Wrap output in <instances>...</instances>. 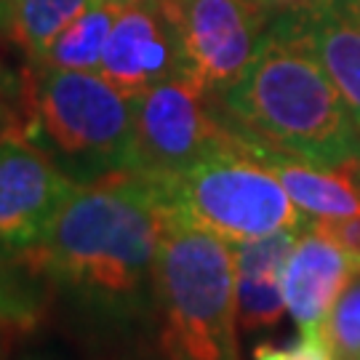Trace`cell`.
<instances>
[{
  "label": "cell",
  "mask_w": 360,
  "mask_h": 360,
  "mask_svg": "<svg viewBox=\"0 0 360 360\" xmlns=\"http://www.w3.org/2000/svg\"><path fill=\"white\" fill-rule=\"evenodd\" d=\"M299 230H281L235 243V302L245 334L275 328L285 315L283 270Z\"/></svg>",
  "instance_id": "obj_11"
},
{
  "label": "cell",
  "mask_w": 360,
  "mask_h": 360,
  "mask_svg": "<svg viewBox=\"0 0 360 360\" xmlns=\"http://www.w3.org/2000/svg\"><path fill=\"white\" fill-rule=\"evenodd\" d=\"M8 134H13L11 131V110L6 107L3 96H0V139H3V136H8Z\"/></svg>",
  "instance_id": "obj_22"
},
{
  "label": "cell",
  "mask_w": 360,
  "mask_h": 360,
  "mask_svg": "<svg viewBox=\"0 0 360 360\" xmlns=\"http://www.w3.org/2000/svg\"><path fill=\"white\" fill-rule=\"evenodd\" d=\"M211 96L187 75L160 80L134 96V174L176 176L240 139Z\"/></svg>",
  "instance_id": "obj_6"
},
{
  "label": "cell",
  "mask_w": 360,
  "mask_h": 360,
  "mask_svg": "<svg viewBox=\"0 0 360 360\" xmlns=\"http://www.w3.org/2000/svg\"><path fill=\"white\" fill-rule=\"evenodd\" d=\"M219 104L248 142L321 168L360 158L358 126L296 11L272 16L251 65Z\"/></svg>",
  "instance_id": "obj_2"
},
{
  "label": "cell",
  "mask_w": 360,
  "mask_h": 360,
  "mask_svg": "<svg viewBox=\"0 0 360 360\" xmlns=\"http://www.w3.org/2000/svg\"><path fill=\"white\" fill-rule=\"evenodd\" d=\"M96 0H8V35L22 51L38 62L62 30L70 27Z\"/></svg>",
  "instance_id": "obj_15"
},
{
  "label": "cell",
  "mask_w": 360,
  "mask_h": 360,
  "mask_svg": "<svg viewBox=\"0 0 360 360\" xmlns=\"http://www.w3.org/2000/svg\"><path fill=\"white\" fill-rule=\"evenodd\" d=\"M326 334L336 355L360 358V278H355L336 302L334 312L326 323Z\"/></svg>",
  "instance_id": "obj_16"
},
{
  "label": "cell",
  "mask_w": 360,
  "mask_h": 360,
  "mask_svg": "<svg viewBox=\"0 0 360 360\" xmlns=\"http://www.w3.org/2000/svg\"><path fill=\"white\" fill-rule=\"evenodd\" d=\"M254 360H336V352L328 342L326 328L299 331V339L291 345H259Z\"/></svg>",
  "instance_id": "obj_17"
},
{
  "label": "cell",
  "mask_w": 360,
  "mask_h": 360,
  "mask_svg": "<svg viewBox=\"0 0 360 360\" xmlns=\"http://www.w3.org/2000/svg\"><path fill=\"white\" fill-rule=\"evenodd\" d=\"M117 11L120 8L110 3H94L89 11H83L72 25L62 30V35L53 40L51 49L35 65L49 67V70H96L99 72Z\"/></svg>",
  "instance_id": "obj_14"
},
{
  "label": "cell",
  "mask_w": 360,
  "mask_h": 360,
  "mask_svg": "<svg viewBox=\"0 0 360 360\" xmlns=\"http://www.w3.org/2000/svg\"><path fill=\"white\" fill-rule=\"evenodd\" d=\"M0 321L22 323V326H35L38 323V302L27 299L25 291L0 270Z\"/></svg>",
  "instance_id": "obj_18"
},
{
  "label": "cell",
  "mask_w": 360,
  "mask_h": 360,
  "mask_svg": "<svg viewBox=\"0 0 360 360\" xmlns=\"http://www.w3.org/2000/svg\"><path fill=\"white\" fill-rule=\"evenodd\" d=\"M339 168H345L349 176L355 179V184L360 187V158H355V160H349V163H345V166H339Z\"/></svg>",
  "instance_id": "obj_23"
},
{
  "label": "cell",
  "mask_w": 360,
  "mask_h": 360,
  "mask_svg": "<svg viewBox=\"0 0 360 360\" xmlns=\"http://www.w3.org/2000/svg\"><path fill=\"white\" fill-rule=\"evenodd\" d=\"M99 72L129 96L179 75V40L163 0L123 6L117 11Z\"/></svg>",
  "instance_id": "obj_9"
},
{
  "label": "cell",
  "mask_w": 360,
  "mask_h": 360,
  "mask_svg": "<svg viewBox=\"0 0 360 360\" xmlns=\"http://www.w3.org/2000/svg\"><path fill=\"white\" fill-rule=\"evenodd\" d=\"M96 3H110V6L123 8V6H142V3H160V0H96Z\"/></svg>",
  "instance_id": "obj_24"
},
{
  "label": "cell",
  "mask_w": 360,
  "mask_h": 360,
  "mask_svg": "<svg viewBox=\"0 0 360 360\" xmlns=\"http://www.w3.org/2000/svg\"><path fill=\"white\" fill-rule=\"evenodd\" d=\"M80 181L13 131L0 139V254L22 257L46 238Z\"/></svg>",
  "instance_id": "obj_8"
},
{
  "label": "cell",
  "mask_w": 360,
  "mask_h": 360,
  "mask_svg": "<svg viewBox=\"0 0 360 360\" xmlns=\"http://www.w3.org/2000/svg\"><path fill=\"white\" fill-rule=\"evenodd\" d=\"M296 13L360 131V0H321Z\"/></svg>",
  "instance_id": "obj_12"
},
{
  "label": "cell",
  "mask_w": 360,
  "mask_h": 360,
  "mask_svg": "<svg viewBox=\"0 0 360 360\" xmlns=\"http://www.w3.org/2000/svg\"><path fill=\"white\" fill-rule=\"evenodd\" d=\"M8 30V0H0V32Z\"/></svg>",
  "instance_id": "obj_26"
},
{
  "label": "cell",
  "mask_w": 360,
  "mask_h": 360,
  "mask_svg": "<svg viewBox=\"0 0 360 360\" xmlns=\"http://www.w3.org/2000/svg\"><path fill=\"white\" fill-rule=\"evenodd\" d=\"M355 278H360L358 264L309 219L296 235L283 270L285 307L299 331L326 328L336 302Z\"/></svg>",
  "instance_id": "obj_10"
},
{
  "label": "cell",
  "mask_w": 360,
  "mask_h": 360,
  "mask_svg": "<svg viewBox=\"0 0 360 360\" xmlns=\"http://www.w3.org/2000/svg\"><path fill=\"white\" fill-rule=\"evenodd\" d=\"M315 227L328 235L339 248H345L349 259L360 267V214L345 219H312Z\"/></svg>",
  "instance_id": "obj_19"
},
{
  "label": "cell",
  "mask_w": 360,
  "mask_h": 360,
  "mask_svg": "<svg viewBox=\"0 0 360 360\" xmlns=\"http://www.w3.org/2000/svg\"><path fill=\"white\" fill-rule=\"evenodd\" d=\"M336 360H360V358H345V355H336Z\"/></svg>",
  "instance_id": "obj_27"
},
{
  "label": "cell",
  "mask_w": 360,
  "mask_h": 360,
  "mask_svg": "<svg viewBox=\"0 0 360 360\" xmlns=\"http://www.w3.org/2000/svg\"><path fill=\"white\" fill-rule=\"evenodd\" d=\"M153 326L163 360H240L235 245L171 219L155 262Z\"/></svg>",
  "instance_id": "obj_3"
},
{
  "label": "cell",
  "mask_w": 360,
  "mask_h": 360,
  "mask_svg": "<svg viewBox=\"0 0 360 360\" xmlns=\"http://www.w3.org/2000/svg\"><path fill=\"white\" fill-rule=\"evenodd\" d=\"M171 224L150 176L123 171L77 184L51 230L16 257L115 323H155V262Z\"/></svg>",
  "instance_id": "obj_1"
},
{
  "label": "cell",
  "mask_w": 360,
  "mask_h": 360,
  "mask_svg": "<svg viewBox=\"0 0 360 360\" xmlns=\"http://www.w3.org/2000/svg\"><path fill=\"white\" fill-rule=\"evenodd\" d=\"M30 326H22V323H8L0 321V360L8 358V352L13 349V345L19 342V336L27 334Z\"/></svg>",
  "instance_id": "obj_20"
},
{
  "label": "cell",
  "mask_w": 360,
  "mask_h": 360,
  "mask_svg": "<svg viewBox=\"0 0 360 360\" xmlns=\"http://www.w3.org/2000/svg\"><path fill=\"white\" fill-rule=\"evenodd\" d=\"M179 40L181 72L211 96L243 77L270 25L254 0H163Z\"/></svg>",
  "instance_id": "obj_7"
},
{
  "label": "cell",
  "mask_w": 360,
  "mask_h": 360,
  "mask_svg": "<svg viewBox=\"0 0 360 360\" xmlns=\"http://www.w3.org/2000/svg\"><path fill=\"white\" fill-rule=\"evenodd\" d=\"M22 360H70L65 355H56V352H35V355H27Z\"/></svg>",
  "instance_id": "obj_25"
},
{
  "label": "cell",
  "mask_w": 360,
  "mask_h": 360,
  "mask_svg": "<svg viewBox=\"0 0 360 360\" xmlns=\"http://www.w3.org/2000/svg\"><path fill=\"white\" fill-rule=\"evenodd\" d=\"M22 134L80 184L123 174L134 166V96L96 70L40 67Z\"/></svg>",
  "instance_id": "obj_4"
},
{
  "label": "cell",
  "mask_w": 360,
  "mask_h": 360,
  "mask_svg": "<svg viewBox=\"0 0 360 360\" xmlns=\"http://www.w3.org/2000/svg\"><path fill=\"white\" fill-rule=\"evenodd\" d=\"M248 142V139H245ZM251 153L275 171L288 198L309 219H345L360 214V187L345 168H321L299 158L248 142Z\"/></svg>",
  "instance_id": "obj_13"
},
{
  "label": "cell",
  "mask_w": 360,
  "mask_h": 360,
  "mask_svg": "<svg viewBox=\"0 0 360 360\" xmlns=\"http://www.w3.org/2000/svg\"><path fill=\"white\" fill-rule=\"evenodd\" d=\"M262 11L267 13V16H278V13H285V11H296V8H307V6H315V3H321V0H254Z\"/></svg>",
  "instance_id": "obj_21"
},
{
  "label": "cell",
  "mask_w": 360,
  "mask_h": 360,
  "mask_svg": "<svg viewBox=\"0 0 360 360\" xmlns=\"http://www.w3.org/2000/svg\"><path fill=\"white\" fill-rule=\"evenodd\" d=\"M153 181L171 219L214 232L232 245L281 230H302L309 221L243 136L176 176Z\"/></svg>",
  "instance_id": "obj_5"
}]
</instances>
